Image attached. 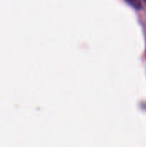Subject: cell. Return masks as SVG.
Instances as JSON below:
<instances>
[{
  "instance_id": "1",
  "label": "cell",
  "mask_w": 146,
  "mask_h": 147,
  "mask_svg": "<svg viewBox=\"0 0 146 147\" xmlns=\"http://www.w3.org/2000/svg\"><path fill=\"white\" fill-rule=\"evenodd\" d=\"M127 3H129L132 6H133L134 8L137 9H140L142 8L144 3H145L146 0H126Z\"/></svg>"
}]
</instances>
